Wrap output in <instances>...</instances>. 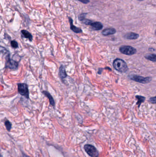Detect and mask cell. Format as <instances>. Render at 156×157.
Instances as JSON below:
<instances>
[{
	"label": "cell",
	"instance_id": "obj_17",
	"mask_svg": "<svg viewBox=\"0 0 156 157\" xmlns=\"http://www.w3.org/2000/svg\"><path fill=\"white\" fill-rule=\"evenodd\" d=\"M5 125L6 128L8 131H10L12 128V124L8 120L6 121L5 122Z\"/></svg>",
	"mask_w": 156,
	"mask_h": 157
},
{
	"label": "cell",
	"instance_id": "obj_3",
	"mask_svg": "<svg viewBox=\"0 0 156 157\" xmlns=\"http://www.w3.org/2000/svg\"><path fill=\"white\" fill-rule=\"evenodd\" d=\"M119 51L121 53L128 56H132L137 52V50L135 48L126 45L121 46L119 48Z\"/></svg>",
	"mask_w": 156,
	"mask_h": 157
},
{
	"label": "cell",
	"instance_id": "obj_6",
	"mask_svg": "<svg viewBox=\"0 0 156 157\" xmlns=\"http://www.w3.org/2000/svg\"><path fill=\"white\" fill-rule=\"evenodd\" d=\"M18 86V91L20 94L29 98V90L28 85L25 83H19Z\"/></svg>",
	"mask_w": 156,
	"mask_h": 157
},
{
	"label": "cell",
	"instance_id": "obj_4",
	"mask_svg": "<svg viewBox=\"0 0 156 157\" xmlns=\"http://www.w3.org/2000/svg\"><path fill=\"white\" fill-rule=\"evenodd\" d=\"M130 79L133 81H136L142 84H147L152 80L151 77H144L143 76L137 75H131L129 76Z\"/></svg>",
	"mask_w": 156,
	"mask_h": 157
},
{
	"label": "cell",
	"instance_id": "obj_2",
	"mask_svg": "<svg viewBox=\"0 0 156 157\" xmlns=\"http://www.w3.org/2000/svg\"><path fill=\"white\" fill-rule=\"evenodd\" d=\"M81 22L85 25H90L92 27V29L95 31L100 30L103 28V24L99 22H93L91 20L86 19H83Z\"/></svg>",
	"mask_w": 156,
	"mask_h": 157
},
{
	"label": "cell",
	"instance_id": "obj_19",
	"mask_svg": "<svg viewBox=\"0 0 156 157\" xmlns=\"http://www.w3.org/2000/svg\"><path fill=\"white\" fill-rule=\"evenodd\" d=\"M87 14L86 13H82L80 14L78 16V19L80 21H82L83 19H84L86 18V16L87 15Z\"/></svg>",
	"mask_w": 156,
	"mask_h": 157
},
{
	"label": "cell",
	"instance_id": "obj_11",
	"mask_svg": "<svg viewBox=\"0 0 156 157\" xmlns=\"http://www.w3.org/2000/svg\"><path fill=\"white\" fill-rule=\"evenodd\" d=\"M59 75L62 79H64L67 76L65 68L63 65H62L59 68Z\"/></svg>",
	"mask_w": 156,
	"mask_h": 157
},
{
	"label": "cell",
	"instance_id": "obj_1",
	"mask_svg": "<svg viewBox=\"0 0 156 157\" xmlns=\"http://www.w3.org/2000/svg\"><path fill=\"white\" fill-rule=\"evenodd\" d=\"M113 68L121 73H124L127 71L129 69L127 64L123 59L117 58L114 60L113 63Z\"/></svg>",
	"mask_w": 156,
	"mask_h": 157
},
{
	"label": "cell",
	"instance_id": "obj_22",
	"mask_svg": "<svg viewBox=\"0 0 156 157\" xmlns=\"http://www.w3.org/2000/svg\"><path fill=\"white\" fill-rule=\"evenodd\" d=\"M103 69H105V68H99L98 72V74L99 75H101Z\"/></svg>",
	"mask_w": 156,
	"mask_h": 157
},
{
	"label": "cell",
	"instance_id": "obj_8",
	"mask_svg": "<svg viewBox=\"0 0 156 157\" xmlns=\"http://www.w3.org/2000/svg\"><path fill=\"white\" fill-rule=\"evenodd\" d=\"M68 19L70 24V29L72 31L76 34H79L82 32V30L81 29L74 25L73 23V19H72V18L68 17Z\"/></svg>",
	"mask_w": 156,
	"mask_h": 157
},
{
	"label": "cell",
	"instance_id": "obj_9",
	"mask_svg": "<svg viewBox=\"0 0 156 157\" xmlns=\"http://www.w3.org/2000/svg\"><path fill=\"white\" fill-rule=\"evenodd\" d=\"M116 30L113 28H109L104 29L102 31V34L104 36H109L110 35H112L116 33Z\"/></svg>",
	"mask_w": 156,
	"mask_h": 157
},
{
	"label": "cell",
	"instance_id": "obj_23",
	"mask_svg": "<svg viewBox=\"0 0 156 157\" xmlns=\"http://www.w3.org/2000/svg\"><path fill=\"white\" fill-rule=\"evenodd\" d=\"M0 157H3V156L0 154Z\"/></svg>",
	"mask_w": 156,
	"mask_h": 157
},
{
	"label": "cell",
	"instance_id": "obj_12",
	"mask_svg": "<svg viewBox=\"0 0 156 157\" xmlns=\"http://www.w3.org/2000/svg\"><path fill=\"white\" fill-rule=\"evenodd\" d=\"M42 92L44 95L47 97L49 99V101H50V104L52 106L54 107L55 105V101L54 100V98H53L52 96L51 95V94L47 91H43Z\"/></svg>",
	"mask_w": 156,
	"mask_h": 157
},
{
	"label": "cell",
	"instance_id": "obj_7",
	"mask_svg": "<svg viewBox=\"0 0 156 157\" xmlns=\"http://www.w3.org/2000/svg\"><path fill=\"white\" fill-rule=\"evenodd\" d=\"M19 66L18 62L15 60H12L10 57V54H8L6 57V67L11 69H16Z\"/></svg>",
	"mask_w": 156,
	"mask_h": 157
},
{
	"label": "cell",
	"instance_id": "obj_13",
	"mask_svg": "<svg viewBox=\"0 0 156 157\" xmlns=\"http://www.w3.org/2000/svg\"><path fill=\"white\" fill-rule=\"evenodd\" d=\"M21 33L23 34L24 38L28 39L30 41H32L33 36L28 32V31L26 30H21Z\"/></svg>",
	"mask_w": 156,
	"mask_h": 157
},
{
	"label": "cell",
	"instance_id": "obj_24",
	"mask_svg": "<svg viewBox=\"0 0 156 157\" xmlns=\"http://www.w3.org/2000/svg\"><path fill=\"white\" fill-rule=\"evenodd\" d=\"M140 0V1H142V0Z\"/></svg>",
	"mask_w": 156,
	"mask_h": 157
},
{
	"label": "cell",
	"instance_id": "obj_20",
	"mask_svg": "<svg viewBox=\"0 0 156 157\" xmlns=\"http://www.w3.org/2000/svg\"><path fill=\"white\" fill-rule=\"evenodd\" d=\"M152 104H156V96H154L151 97L149 99V101Z\"/></svg>",
	"mask_w": 156,
	"mask_h": 157
},
{
	"label": "cell",
	"instance_id": "obj_14",
	"mask_svg": "<svg viewBox=\"0 0 156 157\" xmlns=\"http://www.w3.org/2000/svg\"><path fill=\"white\" fill-rule=\"evenodd\" d=\"M136 98L137 99V102L136 104L138 105V108H140L142 103L144 102L146 99L145 97L140 95L136 96Z\"/></svg>",
	"mask_w": 156,
	"mask_h": 157
},
{
	"label": "cell",
	"instance_id": "obj_21",
	"mask_svg": "<svg viewBox=\"0 0 156 157\" xmlns=\"http://www.w3.org/2000/svg\"><path fill=\"white\" fill-rule=\"evenodd\" d=\"M77 0L80 1L81 3H82L83 4H87L89 2H90V0Z\"/></svg>",
	"mask_w": 156,
	"mask_h": 157
},
{
	"label": "cell",
	"instance_id": "obj_18",
	"mask_svg": "<svg viewBox=\"0 0 156 157\" xmlns=\"http://www.w3.org/2000/svg\"><path fill=\"white\" fill-rule=\"evenodd\" d=\"M11 45L12 47L13 48H19V45L18 42L15 41H12L11 42Z\"/></svg>",
	"mask_w": 156,
	"mask_h": 157
},
{
	"label": "cell",
	"instance_id": "obj_5",
	"mask_svg": "<svg viewBox=\"0 0 156 157\" xmlns=\"http://www.w3.org/2000/svg\"><path fill=\"white\" fill-rule=\"evenodd\" d=\"M84 149L86 152L91 157H99V153L94 146L90 144H86L84 147Z\"/></svg>",
	"mask_w": 156,
	"mask_h": 157
},
{
	"label": "cell",
	"instance_id": "obj_15",
	"mask_svg": "<svg viewBox=\"0 0 156 157\" xmlns=\"http://www.w3.org/2000/svg\"><path fill=\"white\" fill-rule=\"evenodd\" d=\"M144 57L147 60L152 62H156V55L155 54H147Z\"/></svg>",
	"mask_w": 156,
	"mask_h": 157
},
{
	"label": "cell",
	"instance_id": "obj_16",
	"mask_svg": "<svg viewBox=\"0 0 156 157\" xmlns=\"http://www.w3.org/2000/svg\"><path fill=\"white\" fill-rule=\"evenodd\" d=\"M9 54L8 51L5 48L0 46V55H3Z\"/></svg>",
	"mask_w": 156,
	"mask_h": 157
},
{
	"label": "cell",
	"instance_id": "obj_10",
	"mask_svg": "<svg viewBox=\"0 0 156 157\" xmlns=\"http://www.w3.org/2000/svg\"><path fill=\"white\" fill-rule=\"evenodd\" d=\"M139 37V34L134 32H129L126 34L124 37L127 40H136Z\"/></svg>",
	"mask_w": 156,
	"mask_h": 157
}]
</instances>
